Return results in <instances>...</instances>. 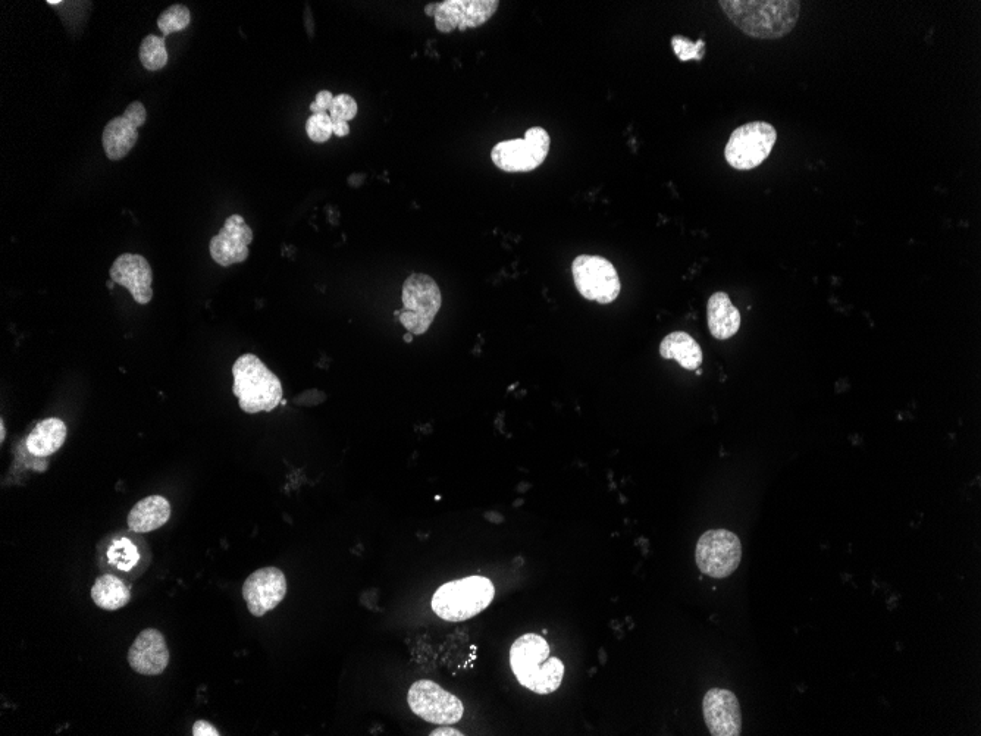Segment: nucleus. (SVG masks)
<instances>
[{"mask_svg":"<svg viewBox=\"0 0 981 736\" xmlns=\"http://www.w3.org/2000/svg\"><path fill=\"white\" fill-rule=\"evenodd\" d=\"M550 146V134L542 127H532L523 139L495 144L491 159L504 172H531L544 164Z\"/></svg>","mask_w":981,"mask_h":736,"instance_id":"nucleus-7","label":"nucleus"},{"mask_svg":"<svg viewBox=\"0 0 981 736\" xmlns=\"http://www.w3.org/2000/svg\"><path fill=\"white\" fill-rule=\"evenodd\" d=\"M707 319L710 333L717 340L732 338L741 328V313L723 291L714 293L708 300Z\"/></svg>","mask_w":981,"mask_h":736,"instance_id":"nucleus-19","label":"nucleus"},{"mask_svg":"<svg viewBox=\"0 0 981 736\" xmlns=\"http://www.w3.org/2000/svg\"><path fill=\"white\" fill-rule=\"evenodd\" d=\"M5 435H6L5 424H3L2 421L0 422V443H3V441H5Z\"/></svg>","mask_w":981,"mask_h":736,"instance_id":"nucleus-33","label":"nucleus"},{"mask_svg":"<svg viewBox=\"0 0 981 736\" xmlns=\"http://www.w3.org/2000/svg\"><path fill=\"white\" fill-rule=\"evenodd\" d=\"M357 108L356 100L349 95H340L334 97V102H332L331 109H329V117L332 119H340V121H351V119L356 118Z\"/></svg>","mask_w":981,"mask_h":736,"instance_id":"nucleus-28","label":"nucleus"},{"mask_svg":"<svg viewBox=\"0 0 981 736\" xmlns=\"http://www.w3.org/2000/svg\"><path fill=\"white\" fill-rule=\"evenodd\" d=\"M234 396L246 413L271 412L282 400L280 378L255 355L238 357L233 366Z\"/></svg>","mask_w":981,"mask_h":736,"instance_id":"nucleus-3","label":"nucleus"},{"mask_svg":"<svg viewBox=\"0 0 981 736\" xmlns=\"http://www.w3.org/2000/svg\"><path fill=\"white\" fill-rule=\"evenodd\" d=\"M194 736H219L218 729L213 728L211 723L205 722V720H199V722L194 723L193 726Z\"/></svg>","mask_w":981,"mask_h":736,"instance_id":"nucleus-30","label":"nucleus"},{"mask_svg":"<svg viewBox=\"0 0 981 736\" xmlns=\"http://www.w3.org/2000/svg\"><path fill=\"white\" fill-rule=\"evenodd\" d=\"M128 663L139 675H161L169 663L168 645L162 632L144 629L128 650Z\"/></svg>","mask_w":981,"mask_h":736,"instance_id":"nucleus-15","label":"nucleus"},{"mask_svg":"<svg viewBox=\"0 0 981 736\" xmlns=\"http://www.w3.org/2000/svg\"><path fill=\"white\" fill-rule=\"evenodd\" d=\"M695 559L704 575L716 579L727 578L741 565V540L726 529L707 531L698 540Z\"/></svg>","mask_w":981,"mask_h":736,"instance_id":"nucleus-9","label":"nucleus"},{"mask_svg":"<svg viewBox=\"0 0 981 736\" xmlns=\"http://www.w3.org/2000/svg\"><path fill=\"white\" fill-rule=\"evenodd\" d=\"M673 50L682 62L702 61L705 55V42L698 40L692 43L691 40L683 36H675L672 39Z\"/></svg>","mask_w":981,"mask_h":736,"instance_id":"nucleus-26","label":"nucleus"},{"mask_svg":"<svg viewBox=\"0 0 981 736\" xmlns=\"http://www.w3.org/2000/svg\"><path fill=\"white\" fill-rule=\"evenodd\" d=\"M68 428L58 418L46 419L27 438V450L33 456L47 457L58 452L67 440Z\"/></svg>","mask_w":981,"mask_h":736,"instance_id":"nucleus-21","label":"nucleus"},{"mask_svg":"<svg viewBox=\"0 0 981 736\" xmlns=\"http://www.w3.org/2000/svg\"><path fill=\"white\" fill-rule=\"evenodd\" d=\"M404 341H406V343H412V341H413V334L412 333H407L406 335H404Z\"/></svg>","mask_w":981,"mask_h":736,"instance_id":"nucleus-34","label":"nucleus"},{"mask_svg":"<svg viewBox=\"0 0 981 736\" xmlns=\"http://www.w3.org/2000/svg\"><path fill=\"white\" fill-rule=\"evenodd\" d=\"M191 14L190 9L184 5H172L168 9H165L158 18L159 30L164 33L165 37L171 36L172 33H178V31L186 30L188 25H190Z\"/></svg>","mask_w":981,"mask_h":736,"instance_id":"nucleus-25","label":"nucleus"},{"mask_svg":"<svg viewBox=\"0 0 981 736\" xmlns=\"http://www.w3.org/2000/svg\"><path fill=\"white\" fill-rule=\"evenodd\" d=\"M139 125L121 115L108 122L102 134L103 149L111 161H121L139 140Z\"/></svg>","mask_w":981,"mask_h":736,"instance_id":"nucleus-20","label":"nucleus"},{"mask_svg":"<svg viewBox=\"0 0 981 736\" xmlns=\"http://www.w3.org/2000/svg\"><path fill=\"white\" fill-rule=\"evenodd\" d=\"M441 305L443 296L434 278L413 274L404 281L403 310L396 312V315L409 333L422 335L431 327Z\"/></svg>","mask_w":981,"mask_h":736,"instance_id":"nucleus-5","label":"nucleus"},{"mask_svg":"<svg viewBox=\"0 0 981 736\" xmlns=\"http://www.w3.org/2000/svg\"><path fill=\"white\" fill-rule=\"evenodd\" d=\"M498 0H445L435 3L434 20L438 31H465L487 23L497 12Z\"/></svg>","mask_w":981,"mask_h":736,"instance_id":"nucleus-11","label":"nucleus"},{"mask_svg":"<svg viewBox=\"0 0 981 736\" xmlns=\"http://www.w3.org/2000/svg\"><path fill=\"white\" fill-rule=\"evenodd\" d=\"M708 731L714 736H738L742 731V713L738 698L725 688H713L702 701Z\"/></svg>","mask_w":981,"mask_h":736,"instance_id":"nucleus-13","label":"nucleus"},{"mask_svg":"<svg viewBox=\"0 0 981 736\" xmlns=\"http://www.w3.org/2000/svg\"><path fill=\"white\" fill-rule=\"evenodd\" d=\"M550 645L537 634H526L514 641L510 665L522 687L539 695L553 694L563 681L564 665L551 657Z\"/></svg>","mask_w":981,"mask_h":736,"instance_id":"nucleus-2","label":"nucleus"},{"mask_svg":"<svg viewBox=\"0 0 981 736\" xmlns=\"http://www.w3.org/2000/svg\"><path fill=\"white\" fill-rule=\"evenodd\" d=\"M47 3H49V5L56 6L59 5V3L61 2H59V0H56V2H53V0H47Z\"/></svg>","mask_w":981,"mask_h":736,"instance_id":"nucleus-35","label":"nucleus"},{"mask_svg":"<svg viewBox=\"0 0 981 736\" xmlns=\"http://www.w3.org/2000/svg\"><path fill=\"white\" fill-rule=\"evenodd\" d=\"M573 281L586 300L608 305L619 297L622 284L613 263L594 255H581L572 263Z\"/></svg>","mask_w":981,"mask_h":736,"instance_id":"nucleus-8","label":"nucleus"},{"mask_svg":"<svg viewBox=\"0 0 981 736\" xmlns=\"http://www.w3.org/2000/svg\"><path fill=\"white\" fill-rule=\"evenodd\" d=\"M306 133L315 143H325L331 139L332 118L329 114L312 115L306 122Z\"/></svg>","mask_w":981,"mask_h":736,"instance_id":"nucleus-27","label":"nucleus"},{"mask_svg":"<svg viewBox=\"0 0 981 736\" xmlns=\"http://www.w3.org/2000/svg\"><path fill=\"white\" fill-rule=\"evenodd\" d=\"M171 518V504L162 496H150L139 501L128 515V528L134 534H147L162 528Z\"/></svg>","mask_w":981,"mask_h":736,"instance_id":"nucleus-18","label":"nucleus"},{"mask_svg":"<svg viewBox=\"0 0 981 736\" xmlns=\"http://www.w3.org/2000/svg\"><path fill=\"white\" fill-rule=\"evenodd\" d=\"M431 735L437 736V735H463V734L462 732L456 731V729L444 728L443 725V728L435 729V731L432 732Z\"/></svg>","mask_w":981,"mask_h":736,"instance_id":"nucleus-32","label":"nucleus"},{"mask_svg":"<svg viewBox=\"0 0 981 736\" xmlns=\"http://www.w3.org/2000/svg\"><path fill=\"white\" fill-rule=\"evenodd\" d=\"M92 598L100 609L115 612L130 603L131 593L122 578L114 573H103L94 582Z\"/></svg>","mask_w":981,"mask_h":736,"instance_id":"nucleus-23","label":"nucleus"},{"mask_svg":"<svg viewBox=\"0 0 981 736\" xmlns=\"http://www.w3.org/2000/svg\"><path fill=\"white\" fill-rule=\"evenodd\" d=\"M253 241V231L243 216L231 215L224 227L209 244V252L218 265L231 266L249 258V244Z\"/></svg>","mask_w":981,"mask_h":736,"instance_id":"nucleus-14","label":"nucleus"},{"mask_svg":"<svg viewBox=\"0 0 981 736\" xmlns=\"http://www.w3.org/2000/svg\"><path fill=\"white\" fill-rule=\"evenodd\" d=\"M332 102H334V96L328 90H322L316 95L315 102L310 105V111L312 115L328 114L329 109H331Z\"/></svg>","mask_w":981,"mask_h":736,"instance_id":"nucleus-29","label":"nucleus"},{"mask_svg":"<svg viewBox=\"0 0 981 736\" xmlns=\"http://www.w3.org/2000/svg\"><path fill=\"white\" fill-rule=\"evenodd\" d=\"M149 557H144L137 541L133 538L115 537L102 547L100 565L106 573L136 578L146 568Z\"/></svg>","mask_w":981,"mask_h":736,"instance_id":"nucleus-17","label":"nucleus"},{"mask_svg":"<svg viewBox=\"0 0 981 736\" xmlns=\"http://www.w3.org/2000/svg\"><path fill=\"white\" fill-rule=\"evenodd\" d=\"M407 701L416 716L435 725H453L460 722L465 714L460 698L429 679L415 682L409 689Z\"/></svg>","mask_w":981,"mask_h":736,"instance_id":"nucleus-10","label":"nucleus"},{"mask_svg":"<svg viewBox=\"0 0 981 736\" xmlns=\"http://www.w3.org/2000/svg\"><path fill=\"white\" fill-rule=\"evenodd\" d=\"M140 61L147 71H159L168 64V52H166L164 37L150 34L141 42Z\"/></svg>","mask_w":981,"mask_h":736,"instance_id":"nucleus-24","label":"nucleus"},{"mask_svg":"<svg viewBox=\"0 0 981 736\" xmlns=\"http://www.w3.org/2000/svg\"><path fill=\"white\" fill-rule=\"evenodd\" d=\"M719 5L742 33L769 40L788 36L801 9V3L794 0H722Z\"/></svg>","mask_w":981,"mask_h":736,"instance_id":"nucleus-1","label":"nucleus"},{"mask_svg":"<svg viewBox=\"0 0 981 736\" xmlns=\"http://www.w3.org/2000/svg\"><path fill=\"white\" fill-rule=\"evenodd\" d=\"M287 594V579L282 570L263 568L253 572L244 581L243 597L247 609L256 618H262L274 610Z\"/></svg>","mask_w":981,"mask_h":736,"instance_id":"nucleus-12","label":"nucleus"},{"mask_svg":"<svg viewBox=\"0 0 981 736\" xmlns=\"http://www.w3.org/2000/svg\"><path fill=\"white\" fill-rule=\"evenodd\" d=\"M332 133L337 137H346L350 134V125L347 121L332 119Z\"/></svg>","mask_w":981,"mask_h":736,"instance_id":"nucleus-31","label":"nucleus"},{"mask_svg":"<svg viewBox=\"0 0 981 736\" xmlns=\"http://www.w3.org/2000/svg\"><path fill=\"white\" fill-rule=\"evenodd\" d=\"M776 140V128L769 122H748L730 136L725 149L726 162L738 171L760 167L769 158Z\"/></svg>","mask_w":981,"mask_h":736,"instance_id":"nucleus-6","label":"nucleus"},{"mask_svg":"<svg viewBox=\"0 0 981 736\" xmlns=\"http://www.w3.org/2000/svg\"><path fill=\"white\" fill-rule=\"evenodd\" d=\"M109 275L115 284L127 288L139 305H147L152 300V268L143 256L124 253L114 262Z\"/></svg>","mask_w":981,"mask_h":736,"instance_id":"nucleus-16","label":"nucleus"},{"mask_svg":"<svg viewBox=\"0 0 981 736\" xmlns=\"http://www.w3.org/2000/svg\"><path fill=\"white\" fill-rule=\"evenodd\" d=\"M494 584L484 576L451 581L432 597V610L447 622H465L484 612L494 600Z\"/></svg>","mask_w":981,"mask_h":736,"instance_id":"nucleus-4","label":"nucleus"},{"mask_svg":"<svg viewBox=\"0 0 981 736\" xmlns=\"http://www.w3.org/2000/svg\"><path fill=\"white\" fill-rule=\"evenodd\" d=\"M660 355L664 359L676 360L682 368L697 371L702 363L700 344L691 335L676 331L664 337L660 344Z\"/></svg>","mask_w":981,"mask_h":736,"instance_id":"nucleus-22","label":"nucleus"}]
</instances>
